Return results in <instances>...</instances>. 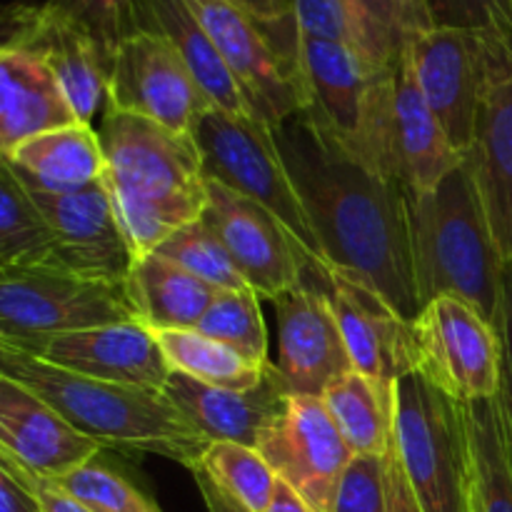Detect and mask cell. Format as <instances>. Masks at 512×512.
Instances as JSON below:
<instances>
[{"instance_id": "obj_1", "label": "cell", "mask_w": 512, "mask_h": 512, "mask_svg": "<svg viewBox=\"0 0 512 512\" xmlns=\"http://www.w3.org/2000/svg\"><path fill=\"white\" fill-rule=\"evenodd\" d=\"M275 135L325 263L368 283L415 323L423 303L410 243L408 188L330 153L303 115L275 128Z\"/></svg>"}, {"instance_id": "obj_2", "label": "cell", "mask_w": 512, "mask_h": 512, "mask_svg": "<svg viewBox=\"0 0 512 512\" xmlns=\"http://www.w3.org/2000/svg\"><path fill=\"white\" fill-rule=\"evenodd\" d=\"M98 135L103 183L135 258L153 255L170 235L203 218L208 178L193 138L113 108L103 110Z\"/></svg>"}, {"instance_id": "obj_3", "label": "cell", "mask_w": 512, "mask_h": 512, "mask_svg": "<svg viewBox=\"0 0 512 512\" xmlns=\"http://www.w3.org/2000/svg\"><path fill=\"white\" fill-rule=\"evenodd\" d=\"M0 375L38 395L103 448L160 455L198 470L210 445L163 390L85 378L10 345H0Z\"/></svg>"}, {"instance_id": "obj_4", "label": "cell", "mask_w": 512, "mask_h": 512, "mask_svg": "<svg viewBox=\"0 0 512 512\" xmlns=\"http://www.w3.org/2000/svg\"><path fill=\"white\" fill-rule=\"evenodd\" d=\"M410 243L423 308L440 295H453L495 325L508 263L493 238L468 158L433 190L410 195Z\"/></svg>"}, {"instance_id": "obj_5", "label": "cell", "mask_w": 512, "mask_h": 512, "mask_svg": "<svg viewBox=\"0 0 512 512\" xmlns=\"http://www.w3.org/2000/svg\"><path fill=\"white\" fill-rule=\"evenodd\" d=\"M395 65H375L345 45L300 33L303 120L340 158L400 180L395 150Z\"/></svg>"}, {"instance_id": "obj_6", "label": "cell", "mask_w": 512, "mask_h": 512, "mask_svg": "<svg viewBox=\"0 0 512 512\" xmlns=\"http://www.w3.org/2000/svg\"><path fill=\"white\" fill-rule=\"evenodd\" d=\"M395 453L423 512H475V475L463 410L413 370L395 385Z\"/></svg>"}, {"instance_id": "obj_7", "label": "cell", "mask_w": 512, "mask_h": 512, "mask_svg": "<svg viewBox=\"0 0 512 512\" xmlns=\"http://www.w3.org/2000/svg\"><path fill=\"white\" fill-rule=\"evenodd\" d=\"M193 140L205 178L270 210L298 240L305 255L303 265L323 260L308 210L280 153L275 128L260 118H240L208 105L195 120Z\"/></svg>"}, {"instance_id": "obj_8", "label": "cell", "mask_w": 512, "mask_h": 512, "mask_svg": "<svg viewBox=\"0 0 512 512\" xmlns=\"http://www.w3.org/2000/svg\"><path fill=\"white\" fill-rule=\"evenodd\" d=\"M140 320L128 283L60 268L0 270V345L30 353L58 335Z\"/></svg>"}, {"instance_id": "obj_9", "label": "cell", "mask_w": 512, "mask_h": 512, "mask_svg": "<svg viewBox=\"0 0 512 512\" xmlns=\"http://www.w3.org/2000/svg\"><path fill=\"white\" fill-rule=\"evenodd\" d=\"M253 113L280 128L305 110L298 20L260 23L230 0H188Z\"/></svg>"}, {"instance_id": "obj_10", "label": "cell", "mask_w": 512, "mask_h": 512, "mask_svg": "<svg viewBox=\"0 0 512 512\" xmlns=\"http://www.w3.org/2000/svg\"><path fill=\"white\" fill-rule=\"evenodd\" d=\"M418 373L455 403H478L500 395L503 348L498 330L473 305L440 295L413 323Z\"/></svg>"}, {"instance_id": "obj_11", "label": "cell", "mask_w": 512, "mask_h": 512, "mask_svg": "<svg viewBox=\"0 0 512 512\" xmlns=\"http://www.w3.org/2000/svg\"><path fill=\"white\" fill-rule=\"evenodd\" d=\"M303 283L328 300L358 373L395 395L400 378L418 368L413 323L355 275L318 260L303 265Z\"/></svg>"}, {"instance_id": "obj_12", "label": "cell", "mask_w": 512, "mask_h": 512, "mask_svg": "<svg viewBox=\"0 0 512 512\" xmlns=\"http://www.w3.org/2000/svg\"><path fill=\"white\" fill-rule=\"evenodd\" d=\"M410 65L430 110L450 143L468 155L475 143L480 105L493 73H512L488 45L458 28H430L405 43Z\"/></svg>"}, {"instance_id": "obj_13", "label": "cell", "mask_w": 512, "mask_h": 512, "mask_svg": "<svg viewBox=\"0 0 512 512\" xmlns=\"http://www.w3.org/2000/svg\"><path fill=\"white\" fill-rule=\"evenodd\" d=\"M208 105L210 100L168 38L153 30H133L118 45L110 68L108 108L193 138L195 120Z\"/></svg>"}, {"instance_id": "obj_14", "label": "cell", "mask_w": 512, "mask_h": 512, "mask_svg": "<svg viewBox=\"0 0 512 512\" xmlns=\"http://www.w3.org/2000/svg\"><path fill=\"white\" fill-rule=\"evenodd\" d=\"M258 453L313 512H333L355 458L323 400L313 395H290L283 413L260 433Z\"/></svg>"}, {"instance_id": "obj_15", "label": "cell", "mask_w": 512, "mask_h": 512, "mask_svg": "<svg viewBox=\"0 0 512 512\" xmlns=\"http://www.w3.org/2000/svg\"><path fill=\"white\" fill-rule=\"evenodd\" d=\"M3 45L30 50L50 65L80 123L93 125L98 110L108 108L113 55L50 0L43 5H8Z\"/></svg>"}, {"instance_id": "obj_16", "label": "cell", "mask_w": 512, "mask_h": 512, "mask_svg": "<svg viewBox=\"0 0 512 512\" xmlns=\"http://www.w3.org/2000/svg\"><path fill=\"white\" fill-rule=\"evenodd\" d=\"M200 220L218 235L260 300L275 303L303 285V250L263 205L208 178V205Z\"/></svg>"}, {"instance_id": "obj_17", "label": "cell", "mask_w": 512, "mask_h": 512, "mask_svg": "<svg viewBox=\"0 0 512 512\" xmlns=\"http://www.w3.org/2000/svg\"><path fill=\"white\" fill-rule=\"evenodd\" d=\"M28 193L48 218L60 265L68 273L100 283H128L138 258L103 180L75 193Z\"/></svg>"}, {"instance_id": "obj_18", "label": "cell", "mask_w": 512, "mask_h": 512, "mask_svg": "<svg viewBox=\"0 0 512 512\" xmlns=\"http://www.w3.org/2000/svg\"><path fill=\"white\" fill-rule=\"evenodd\" d=\"M278 368L288 395L320 398L335 378L353 370L348 345L328 300L303 283L275 300Z\"/></svg>"}, {"instance_id": "obj_19", "label": "cell", "mask_w": 512, "mask_h": 512, "mask_svg": "<svg viewBox=\"0 0 512 512\" xmlns=\"http://www.w3.org/2000/svg\"><path fill=\"white\" fill-rule=\"evenodd\" d=\"M30 353L85 378L150 390H163L173 373L158 335L140 320L58 335Z\"/></svg>"}, {"instance_id": "obj_20", "label": "cell", "mask_w": 512, "mask_h": 512, "mask_svg": "<svg viewBox=\"0 0 512 512\" xmlns=\"http://www.w3.org/2000/svg\"><path fill=\"white\" fill-rule=\"evenodd\" d=\"M100 450L45 400L0 375V453L40 478L60 480L98 460Z\"/></svg>"}, {"instance_id": "obj_21", "label": "cell", "mask_w": 512, "mask_h": 512, "mask_svg": "<svg viewBox=\"0 0 512 512\" xmlns=\"http://www.w3.org/2000/svg\"><path fill=\"white\" fill-rule=\"evenodd\" d=\"M163 395L210 443L258 448V438L288 403V390L275 363L253 390H225L183 373H170Z\"/></svg>"}, {"instance_id": "obj_22", "label": "cell", "mask_w": 512, "mask_h": 512, "mask_svg": "<svg viewBox=\"0 0 512 512\" xmlns=\"http://www.w3.org/2000/svg\"><path fill=\"white\" fill-rule=\"evenodd\" d=\"M73 123L80 120L50 65L30 50L0 45V155Z\"/></svg>"}, {"instance_id": "obj_23", "label": "cell", "mask_w": 512, "mask_h": 512, "mask_svg": "<svg viewBox=\"0 0 512 512\" xmlns=\"http://www.w3.org/2000/svg\"><path fill=\"white\" fill-rule=\"evenodd\" d=\"M468 163L500 255L512 263V73L490 75Z\"/></svg>"}, {"instance_id": "obj_24", "label": "cell", "mask_w": 512, "mask_h": 512, "mask_svg": "<svg viewBox=\"0 0 512 512\" xmlns=\"http://www.w3.org/2000/svg\"><path fill=\"white\" fill-rule=\"evenodd\" d=\"M395 150L400 183L410 195L433 190L468 158L450 143L443 125L430 110L405 50L400 53L395 73Z\"/></svg>"}, {"instance_id": "obj_25", "label": "cell", "mask_w": 512, "mask_h": 512, "mask_svg": "<svg viewBox=\"0 0 512 512\" xmlns=\"http://www.w3.org/2000/svg\"><path fill=\"white\" fill-rule=\"evenodd\" d=\"M133 30H153L168 38L210 105L240 118H258L188 0H138Z\"/></svg>"}, {"instance_id": "obj_26", "label": "cell", "mask_w": 512, "mask_h": 512, "mask_svg": "<svg viewBox=\"0 0 512 512\" xmlns=\"http://www.w3.org/2000/svg\"><path fill=\"white\" fill-rule=\"evenodd\" d=\"M0 163L13 170L28 190L75 193L100 183L105 175V155L93 125L73 123L25 140Z\"/></svg>"}, {"instance_id": "obj_27", "label": "cell", "mask_w": 512, "mask_h": 512, "mask_svg": "<svg viewBox=\"0 0 512 512\" xmlns=\"http://www.w3.org/2000/svg\"><path fill=\"white\" fill-rule=\"evenodd\" d=\"M128 290L140 323L148 325L153 333L198 328L218 295V288L158 253L145 255L135 263Z\"/></svg>"}, {"instance_id": "obj_28", "label": "cell", "mask_w": 512, "mask_h": 512, "mask_svg": "<svg viewBox=\"0 0 512 512\" xmlns=\"http://www.w3.org/2000/svg\"><path fill=\"white\" fill-rule=\"evenodd\" d=\"M320 400L355 458L388 455L395 443V395L380 390L373 380L353 368L335 378Z\"/></svg>"}, {"instance_id": "obj_29", "label": "cell", "mask_w": 512, "mask_h": 512, "mask_svg": "<svg viewBox=\"0 0 512 512\" xmlns=\"http://www.w3.org/2000/svg\"><path fill=\"white\" fill-rule=\"evenodd\" d=\"M468 428L478 512H512V438L503 400L460 403Z\"/></svg>"}, {"instance_id": "obj_30", "label": "cell", "mask_w": 512, "mask_h": 512, "mask_svg": "<svg viewBox=\"0 0 512 512\" xmlns=\"http://www.w3.org/2000/svg\"><path fill=\"white\" fill-rule=\"evenodd\" d=\"M60 268L48 218L13 170L0 163V270Z\"/></svg>"}, {"instance_id": "obj_31", "label": "cell", "mask_w": 512, "mask_h": 512, "mask_svg": "<svg viewBox=\"0 0 512 512\" xmlns=\"http://www.w3.org/2000/svg\"><path fill=\"white\" fill-rule=\"evenodd\" d=\"M158 343L175 373L190 375L205 385L225 390H253L268 375L273 363H253L228 345L208 338L200 330H163Z\"/></svg>"}, {"instance_id": "obj_32", "label": "cell", "mask_w": 512, "mask_h": 512, "mask_svg": "<svg viewBox=\"0 0 512 512\" xmlns=\"http://www.w3.org/2000/svg\"><path fill=\"white\" fill-rule=\"evenodd\" d=\"M300 33L333 40L375 65H395L403 45L350 0H295Z\"/></svg>"}, {"instance_id": "obj_33", "label": "cell", "mask_w": 512, "mask_h": 512, "mask_svg": "<svg viewBox=\"0 0 512 512\" xmlns=\"http://www.w3.org/2000/svg\"><path fill=\"white\" fill-rule=\"evenodd\" d=\"M198 470L250 512L268 510L278 485V475L258 448L238 443H210Z\"/></svg>"}, {"instance_id": "obj_34", "label": "cell", "mask_w": 512, "mask_h": 512, "mask_svg": "<svg viewBox=\"0 0 512 512\" xmlns=\"http://www.w3.org/2000/svg\"><path fill=\"white\" fill-rule=\"evenodd\" d=\"M195 330L228 345L253 363H270L268 328L260 310V298L253 288L218 290Z\"/></svg>"}, {"instance_id": "obj_35", "label": "cell", "mask_w": 512, "mask_h": 512, "mask_svg": "<svg viewBox=\"0 0 512 512\" xmlns=\"http://www.w3.org/2000/svg\"><path fill=\"white\" fill-rule=\"evenodd\" d=\"M155 253L173 260L180 268L198 275V278H203L205 283H210L218 290L250 288L248 280L243 278L238 265L233 263L230 253L225 250V245L220 243L218 235L203 220H195V223L180 228Z\"/></svg>"}, {"instance_id": "obj_36", "label": "cell", "mask_w": 512, "mask_h": 512, "mask_svg": "<svg viewBox=\"0 0 512 512\" xmlns=\"http://www.w3.org/2000/svg\"><path fill=\"white\" fill-rule=\"evenodd\" d=\"M438 28H458L483 40L512 70V0H425Z\"/></svg>"}, {"instance_id": "obj_37", "label": "cell", "mask_w": 512, "mask_h": 512, "mask_svg": "<svg viewBox=\"0 0 512 512\" xmlns=\"http://www.w3.org/2000/svg\"><path fill=\"white\" fill-rule=\"evenodd\" d=\"M90 512H163L150 495L100 460L53 480Z\"/></svg>"}, {"instance_id": "obj_38", "label": "cell", "mask_w": 512, "mask_h": 512, "mask_svg": "<svg viewBox=\"0 0 512 512\" xmlns=\"http://www.w3.org/2000/svg\"><path fill=\"white\" fill-rule=\"evenodd\" d=\"M333 512H390L388 455H358L340 483Z\"/></svg>"}, {"instance_id": "obj_39", "label": "cell", "mask_w": 512, "mask_h": 512, "mask_svg": "<svg viewBox=\"0 0 512 512\" xmlns=\"http://www.w3.org/2000/svg\"><path fill=\"white\" fill-rule=\"evenodd\" d=\"M83 25L110 55L133 33V8L138 0H50Z\"/></svg>"}, {"instance_id": "obj_40", "label": "cell", "mask_w": 512, "mask_h": 512, "mask_svg": "<svg viewBox=\"0 0 512 512\" xmlns=\"http://www.w3.org/2000/svg\"><path fill=\"white\" fill-rule=\"evenodd\" d=\"M350 3L373 18L380 28L388 30L403 48L415 35L435 28L425 0H350Z\"/></svg>"}, {"instance_id": "obj_41", "label": "cell", "mask_w": 512, "mask_h": 512, "mask_svg": "<svg viewBox=\"0 0 512 512\" xmlns=\"http://www.w3.org/2000/svg\"><path fill=\"white\" fill-rule=\"evenodd\" d=\"M0 468L13 473L20 483H25L30 490H33V495L40 500V505H43V512H90L85 505H80L73 495L65 493L58 483L30 473V470H25L23 465H18L5 453H0Z\"/></svg>"}, {"instance_id": "obj_42", "label": "cell", "mask_w": 512, "mask_h": 512, "mask_svg": "<svg viewBox=\"0 0 512 512\" xmlns=\"http://www.w3.org/2000/svg\"><path fill=\"white\" fill-rule=\"evenodd\" d=\"M495 330H498L500 348H503V383H500V400H503V410L505 418H508L512 438V263L505 265L503 303H500Z\"/></svg>"}, {"instance_id": "obj_43", "label": "cell", "mask_w": 512, "mask_h": 512, "mask_svg": "<svg viewBox=\"0 0 512 512\" xmlns=\"http://www.w3.org/2000/svg\"><path fill=\"white\" fill-rule=\"evenodd\" d=\"M0 512H43V505L33 490L3 468H0Z\"/></svg>"}, {"instance_id": "obj_44", "label": "cell", "mask_w": 512, "mask_h": 512, "mask_svg": "<svg viewBox=\"0 0 512 512\" xmlns=\"http://www.w3.org/2000/svg\"><path fill=\"white\" fill-rule=\"evenodd\" d=\"M388 490H390V512H423L413 490H410L408 478L403 473L395 445L388 450Z\"/></svg>"}, {"instance_id": "obj_45", "label": "cell", "mask_w": 512, "mask_h": 512, "mask_svg": "<svg viewBox=\"0 0 512 512\" xmlns=\"http://www.w3.org/2000/svg\"><path fill=\"white\" fill-rule=\"evenodd\" d=\"M230 3L260 23H283L295 18V0H230Z\"/></svg>"}, {"instance_id": "obj_46", "label": "cell", "mask_w": 512, "mask_h": 512, "mask_svg": "<svg viewBox=\"0 0 512 512\" xmlns=\"http://www.w3.org/2000/svg\"><path fill=\"white\" fill-rule=\"evenodd\" d=\"M193 475H195V485H198V490H200V498H203L208 512H250V510H245L240 503H235V500L230 498L223 488H218V485H215L213 480L203 473V470H193Z\"/></svg>"}, {"instance_id": "obj_47", "label": "cell", "mask_w": 512, "mask_h": 512, "mask_svg": "<svg viewBox=\"0 0 512 512\" xmlns=\"http://www.w3.org/2000/svg\"><path fill=\"white\" fill-rule=\"evenodd\" d=\"M265 512H313V510L308 508V503H305V500L300 498V495L295 493L288 483H283V480L278 478L273 500H270L268 510Z\"/></svg>"}, {"instance_id": "obj_48", "label": "cell", "mask_w": 512, "mask_h": 512, "mask_svg": "<svg viewBox=\"0 0 512 512\" xmlns=\"http://www.w3.org/2000/svg\"><path fill=\"white\" fill-rule=\"evenodd\" d=\"M475 512H478V508H475Z\"/></svg>"}]
</instances>
